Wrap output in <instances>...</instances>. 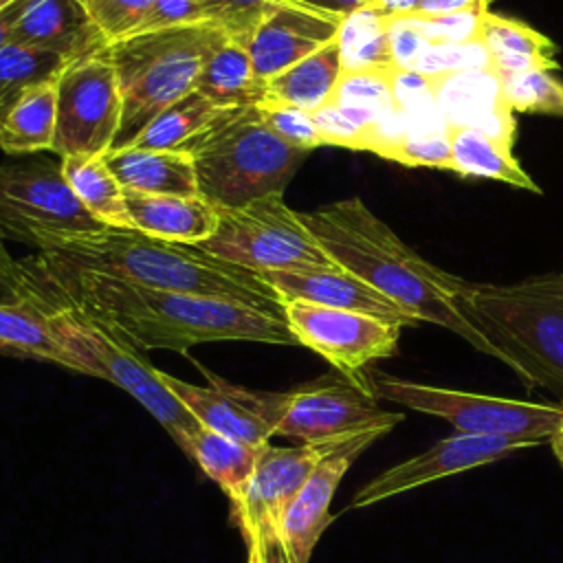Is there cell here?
<instances>
[{
	"label": "cell",
	"mask_w": 563,
	"mask_h": 563,
	"mask_svg": "<svg viewBox=\"0 0 563 563\" xmlns=\"http://www.w3.org/2000/svg\"><path fill=\"white\" fill-rule=\"evenodd\" d=\"M501 95L510 110L563 117V81L550 70H521L499 75Z\"/></svg>",
	"instance_id": "8d00e7d4"
},
{
	"label": "cell",
	"mask_w": 563,
	"mask_h": 563,
	"mask_svg": "<svg viewBox=\"0 0 563 563\" xmlns=\"http://www.w3.org/2000/svg\"><path fill=\"white\" fill-rule=\"evenodd\" d=\"M387 429H369L356 435L345 438L336 444L334 451H330L312 471V475L306 479V484L299 488L290 506L286 508L277 534L290 556V563H310L312 550L321 537V532L332 521L330 515V501L334 497V490L352 462L380 435H385Z\"/></svg>",
	"instance_id": "2e32d148"
},
{
	"label": "cell",
	"mask_w": 563,
	"mask_h": 563,
	"mask_svg": "<svg viewBox=\"0 0 563 563\" xmlns=\"http://www.w3.org/2000/svg\"><path fill=\"white\" fill-rule=\"evenodd\" d=\"M550 446H552V453H554V457L559 460V464L563 466V418L559 420V424H556V429H554V433L550 435Z\"/></svg>",
	"instance_id": "f5cc1de1"
},
{
	"label": "cell",
	"mask_w": 563,
	"mask_h": 563,
	"mask_svg": "<svg viewBox=\"0 0 563 563\" xmlns=\"http://www.w3.org/2000/svg\"><path fill=\"white\" fill-rule=\"evenodd\" d=\"M180 147L194 158L198 194L213 207H240L268 194H284L310 154L275 136L257 106L218 110Z\"/></svg>",
	"instance_id": "5b68a950"
},
{
	"label": "cell",
	"mask_w": 563,
	"mask_h": 563,
	"mask_svg": "<svg viewBox=\"0 0 563 563\" xmlns=\"http://www.w3.org/2000/svg\"><path fill=\"white\" fill-rule=\"evenodd\" d=\"M9 2H13V0H0V9H2V7H7Z\"/></svg>",
	"instance_id": "11a10c76"
},
{
	"label": "cell",
	"mask_w": 563,
	"mask_h": 563,
	"mask_svg": "<svg viewBox=\"0 0 563 563\" xmlns=\"http://www.w3.org/2000/svg\"><path fill=\"white\" fill-rule=\"evenodd\" d=\"M249 563H264V559H262V548H260L257 541H253V543L249 545Z\"/></svg>",
	"instance_id": "db71d44e"
},
{
	"label": "cell",
	"mask_w": 563,
	"mask_h": 563,
	"mask_svg": "<svg viewBox=\"0 0 563 563\" xmlns=\"http://www.w3.org/2000/svg\"><path fill=\"white\" fill-rule=\"evenodd\" d=\"M253 398L275 435L303 442L341 440L369 429L391 431L405 418L400 411L383 409L369 389L339 372L288 391L253 389Z\"/></svg>",
	"instance_id": "8fae6325"
},
{
	"label": "cell",
	"mask_w": 563,
	"mask_h": 563,
	"mask_svg": "<svg viewBox=\"0 0 563 563\" xmlns=\"http://www.w3.org/2000/svg\"><path fill=\"white\" fill-rule=\"evenodd\" d=\"M257 110L262 114V121L268 125V130L279 136L284 143L299 147V150H308L312 152L314 147L323 145L319 130L314 125L312 112L271 99L266 97L264 101L257 103Z\"/></svg>",
	"instance_id": "74e56055"
},
{
	"label": "cell",
	"mask_w": 563,
	"mask_h": 563,
	"mask_svg": "<svg viewBox=\"0 0 563 563\" xmlns=\"http://www.w3.org/2000/svg\"><path fill=\"white\" fill-rule=\"evenodd\" d=\"M284 317L299 345L310 347L365 389H369L367 365L394 356L402 330L369 314L308 301H284Z\"/></svg>",
	"instance_id": "4fadbf2b"
},
{
	"label": "cell",
	"mask_w": 563,
	"mask_h": 563,
	"mask_svg": "<svg viewBox=\"0 0 563 563\" xmlns=\"http://www.w3.org/2000/svg\"><path fill=\"white\" fill-rule=\"evenodd\" d=\"M255 541H257L260 548H262V559H264V563H290V556H288V552H286V548H284V543H282V539H279L277 532L266 534V537L255 539ZM249 545H251V543H249Z\"/></svg>",
	"instance_id": "f907efd6"
},
{
	"label": "cell",
	"mask_w": 563,
	"mask_h": 563,
	"mask_svg": "<svg viewBox=\"0 0 563 563\" xmlns=\"http://www.w3.org/2000/svg\"><path fill=\"white\" fill-rule=\"evenodd\" d=\"M66 64V59L33 46L7 44L0 51V121L26 88L57 77Z\"/></svg>",
	"instance_id": "e575fe53"
},
{
	"label": "cell",
	"mask_w": 563,
	"mask_h": 563,
	"mask_svg": "<svg viewBox=\"0 0 563 563\" xmlns=\"http://www.w3.org/2000/svg\"><path fill=\"white\" fill-rule=\"evenodd\" d=\"M154 0H81L108 44L136 33Z\"/></svg>",
	"instance_id": "ab89813d"
},
{
	"label": "cell",
	"mask_w": 563,
	"mask_h": 563,
	"mask_svg": "<svg viewBox=\"0 0 563 563\" xmlns=\"http://www.w3.org/2000/svg\"><path fill=\"white\" fill-rule=\"evenodd\" d=\"M367 385L378 400H389L420 413L438 416L446 420L455 433L464 435L517 438L541 444L550 440L563 418V405L471 394L416 383L376 369H367Z\"/></svg>",
	"instance_id": "9c48e42d"
},
{
	"label": "cell",
	"mask_w": 563,
	"mask_h": 563,
	"mask_svg": "<svg viewBox=\"0 0 563 563\" xmlns=\"http://www.w3.org/2000/svg\"><path fill=\"white\" fill-rule=\"evenodd\" d=\"M277 2L279 0H198L207 20L244 46Z\"/></svg>",
	"instance_id": "f35d334b"
},
{
	"label": "cell",
	"mask_w": 563,
	"mask_h": 563,
	"mask_svg": "<svg viewBox=\"0 0 563 563\" xmlns=\"http://www.w3.org/2000/svg\"><path fill=\"white\" fill-rule=\"evenodd\" d=\"M121 125V92L108 51L68 62L57 75L53 150L64 156H106Z\"/></svg>",
	"instance_id": "7c38bea8"
},
{
	"label": "cell",
	"mask_w": 563,
	"mask_h": 563,
	"mask_svg": "<svg viewBox=\"0 0 563 563\" xmlns=\"http://www.w3.org/2000/svg\"><path fill=\"white\" fill-rule=\"evenodd\" d=\"M161 376L202 427L249 444H268L275 435L257 409L253 389L231 385L213 374H209V385H191L167 372Z\"/></svg>",
	"instance_id": "d6986e66"
},
{
	"label": "cell",
	"mask_w": 563,
	"mask_h": 563,
	"mask_svg": "<svg viewBox=\"0 0 563 563\" xmlns=\"http://www.w3.org/2000/svg\"><path fill=\"white\" fill-rule=\"evenodd\" d=\"M207 97L198 90L174 101L163 112H158L128 145L139 150H178L198 130H202L218 112Z\"/></svg>",
	"instance_id": "836d02e7"
},
{
	"label": "cell",
	"mask_w": 563,
	"mask_h": 563,
	"mask_svg": "<svg viewBox=\"0 0 563 563\" xmlns=\"http://www.w3.org/2000/svg\"><path fill=\"white\" fill-rule=\"evenodd\" d=\"M387 42L389 57L396 70H416L424 51L429 48V40L420 31L413 18H387Z\"/></svg>",
	"instance_id": "7bdbcfd3"
},
{
	"label": "cell",
	"mask_w": 563,
	"mask_h": 563,
	"mask_svg": "<svg viewBox=\"0 0 563 563\" xmlns=\"http://www.w3.org/2000/svg\"><path fill=\"white\" fill-rule=\"evenodd\" d=\"M0 352L75 369L73 358L53 336L46 314L31 303H0Z\"/></svg>",
	"instance_id": "4dcf8cb0"
},
{
	"label": "cell",
	"mask_w": 563,
	"mask_h": 563,
	"mask_svg": "<svg viewBox=\"0 0 563 563\" xmlns=\"http://www.w3.org/2000/svg\"><path fill=\"white\" fill-rule=\"evenodd\" d=\"M343 440L345 438L303 442L299 446H273L268 442L262 449L246 488L231 499L233 519L242 530L246 545L277 532L279 521L299 488L312 475L317 464Z\"/></svg>",
	"instance_id": "5bb4252c"
},
{
	"label": "cell",
	"mask_w": 563,
	"mask_h": 563,
	"mask_svg": "<svg viewBox=\"0 0 563 563\" xmlns=\"http://www.w3.org/2000/svg\"><path fill=\"white\" fill-rule=\"evenodd\" d=\"M449 147H451V172L462 176L493 178L506 185L541 191L530 174L512 156L510 147L490 134L471 125H449Z\"/></svg>",
	"instance_id": "4316f807"
},
{
	"label": "cell",
	"mask_w": 563,
	"mask_h": 563,
	"mask_svg": "<svg viewBox=\"0 0 563 563\" xmlns=\"http://www.w3.org/2000/svg\"><path fill=\"white\" fill-rule=\"evenodd\" d=\"M57 121V77L26 88L0 121V150L9 156H31L53 150Z\"/></svg>",
	"instance_id": "484cf974"
},
{
	"label": "cell",
	"mask_w": 563,
	"mask_h": 563,
	"mask_svg": "<svg viewBox=\"0 0 563 563\" xmlns=\"http://www.w3.org/2000/svg\"><path fill=\"white\" fill-rule=\"evenodd\" d=\"M266 444H249L207 427H200L189 444V457L211 477L229 499H235L249 484L260 453Z\"/></svg>",
	"instance_id": "f1b7e54d"
},
{
	"label": "cell",
	"mask_w": 563,
	"mask_h": 563,
	"mask_svg": "<svg viewBox=\"0 0 563 563\" xmlns=\"http://www.w3.org/2000/svg\"><path fill=\"white\" fill-rule=\"evenodd\" d=\"M0 303H31L29 279L22 262H15L0 233Z\"/></svg>",
	"instance_id": "bcb514c9"
},
{
	"label": "cell",
	"mask_w": 563,
	"mask_h": 563,
	"mask_svg": "<svg viewBox=\"0 0 563 563\" xmlns=\"http://www.w3.org/2000/svg\"><path fill=\"white\" fill-rule=\"evenodd\" d=\"M106 229L70 189L62 163L31 154L0 163V233L37 251Z\"/></svg>",
	"instance_id": "ba28073f"
},
{
	"label": "cell",
	"mask_w": 563,
	"mask_h": 563,
	"mask_svg": "<svg viewBox=\"0 0 563 563\" xmlns=\"http://www.w3.org/2000/svg\"><path fill=\"white\" fill-rule=\"evenodd\" d=\"M209 22L198 0H154L147 9L141 26V31H158V29H172V26H187V24H200Z\"/></svg>",
	"instance_id": "f6af8a7d"
},
{
	"label": "cell",
	"mask_w": 563,
	"mask_h": 563,
	"mask_svg": "<svg viewBox=\"0 0 563 563\" xmlns=\"http://www.w3.org/2000/svg\"><path fill=\"white\" fill-rule=\"evenodd\" d=\"M534 440H517V438H488V435H464L453 433L427 451L394 464L383 471L365 486L356 490L350 501V508H367L383 499L396 497L400 493H409L413 488L427 486L431 482L444 479L449 475H457L484 464L499 462L517 451L537 446Z\"/></svg>",
	"instance_id": "9a60e30c"
},
{
	"label": "cell",
	"mask_w": 563,
	"mask_h": 563,
	"mask_svg": "<svg viewBox=\"0 0 563 563\" xmlns=\"http://www.w3.org/2000/svg\"><path fill=\"white\" fill-rule=\"evenodd\" d=\"M435 99L440 114L446 117V128L471 125L512 147V110L493 68L438 75Z\"/></svg>",
	"instance_id": "ffe728a7"
},
{
	"label": "cell",
	"mask_w": 563,
	"mask_h": 563,
	"mask_svg": "<svg viewBox=\"0 0 563 563\" xmlns=\"http://www.w3.org/2000/svg\"><path fill=\"white\" fill-rule=\"evenodd\" d=\"M297 213L336 266L389 297L418 323L429 321L442 325L477 352L499 361L497 350L453 303L457 275L433 266L409 249L361 198H343Z\"/></svg>",
	"instance_id": "7a4b0ae2"
},
{
	"label": "cell",
	"mask_w": 563,
	"mask_h": 563,
	"mask_svg": "<svg viewBox=\"0 0 563 563\" xmlns=\"http://www.w3.org/2000/svg\"><path fill=\"white\" fill-rule=\"evenodd\" d=\"M46 321L53 336L73 358L75 372L106 378L125 389L189 455L191 438L202 424L165 385L161 369L150 365L134 345L73 308L46 312Z\"/></svg>",
	"instance_id": "52a82bcc"
},
{
	"label": "cell",
	"mask_w": 563,
	"mask_h": 563,
	"mask_svg": "<svg viewBox=\"0 0 563 563\" xmlns=\"http://www.w3.org/2000/svg\"><path fill=\"white\" fill-rule=\"evenodd\" d=\"M37 253L139 286L229 299L284 317L282 297L255 271L134 229L106 227Z\"/></svg>",
	"instance_id": "3957f363"
},
{
	"label": "cell",
	"mask_w": 563,
	"mask_h": 563,
	"mask_svg": "<svg viewBox=\"0 0 563 563\" xmlns=\"http://www.w3.org/2000/svg\"><path fill=\"white\" fill-rule=\"evenodd\" d=\"M453 303L528 389L539 387L563 405V273L515 284L457 277Z\"/></svg>",
	"instance_id": "277c9868"
},
{
	"label": "cell",
	"mask_w": 563,
	"mask_h": 563,
	"mask_svg": "<svg viewBox=\"0 0 563 563\" xmlns=\"http://www.w3.org/2000/svg\"><path fill=\"white\" fill-rule=\"evenodd\" d=\"M130 227L156 240L196 246L211 238L218 211L202 196L141 194L123 189Z\"/></svg>",
	"instance_id": "7402d4cb"
},
{
	"label": "cell",
	"mask_w": 563,
	"mask_h": 563,
	"mask_svg": "<svg viewBox=\"0 0 563 563\" xmlns=\"http://www.w3.org/2000/svg\"><path fill=\"white\" fill-rule=\"evenodd\" d=\"M336 42L343 73L394 70L387 42V18L369 7L343 18Z\"/></svg>",
	"instance_id": "d6a6232c"
},
{
	"label": "cell",
	"mask_w": 563,
	"mask_h": 563,
	"mask_svg": "<svg viewBox=\"0 0 563 563\" xmlns=\"http://www.w3.org/2000/svg\"><path fill=\"white\" fill-rule=\"evenodd\" d=\"M33 0H13L7 7L0 9V51L11 44L15 26L20 22V18L26 13V9L31 7Z\"/></svg>",
	"instance_id": "681fc988"
},
{
	"label": "cell",
	"mask_w": 563,
	"mask_h": 563,
	"mask_svg": "<svg viewBox=\"0 0 563 563\" xmlns=\"http://www.w3.org/2000/svg\"><path fill=\"white\" fill-rule=\"evenodd\" d=\"M224 31L213 22L141 31L108 46L121 92L112 150L128 145L158 112L196 90L202 64Z\"/></svg>",
	"instance_id": "8992f818"
},
{
	"label": "cell",
	"mask_w": 563,
	"mask_h": 563,
	"mask_svg": "<svg viewBox=\"0 0 563 563\" xmlns=\"http://www.w3.org/2000/svg\"><path fill=\"white\" fill-rule=\"evenodd\" d=\"M110 172L123 189L141 194L200 196L194 158L187 150H139L119 147L106 156Z\"/></svg>",
	"instance_id": "603a6c76"
},
{
	"label": "cell",
	"mask_w": 563,
	"mask_h": 563,
	"mask_svg": "<svg viewBox=\"0 0 563 563\" xmlns=\"http://www.w3.org/2000/svg\"><path fill=\"white\" fill-rule=\"evenodd\" d=\"M62 172L81 205L106 227L132 229L123 187L103 156H64Z\"/></svg>",
	"instance_id": "f546056e"
},
{
	"label": "cell",
	"mask_w": 563,
	"mask_h": 563,
	"mask_svg": "<svg viewBox=\"0 0 563 563\" xmlns=\"http://www.w3.org/2000/svg\"><path fill=\"white\" fill-rule=\"evenodd\" d=\"M376 154L402 163L407 167H435L451 169L449 128L446 130H420L407 125L380 143Z\"/></svg>",
	"instance_id": "d590c367"
},
{
	"label": "cell",
	"mask_w": 563,
	"mask_h": 563,
	"mask_svg": "<svg viewBox=\"0 0 563 563\" xmlns=\"http://www.w3.org/2000/svg\"><path fill=\"white\" fill-rule=\"evenodd\" d=\"M11 42L53 53L66 62L99 55L110 46L81 0H33Z\"/></svg>",
	"instance_id": "44dd1931"
},
{
	"label": "cell",
	"mask_w": 563,
	"mask_h": 563,
	"mask_svg": "<svg viewBox=\"0 0 563 563\" xmlns=\"http://www.w3.org/2000/svg\"><path fill=\"white\" fill-rule=\"evenodd\" d=\"M282 301H308L328 308L352 310L376 317L400 328L416 325L418 321L405 312L389 297L358 279L343 268H314V271H255Z\"/></svg>",
	"instance_id": "ac0fdd59"
},
{
	"label": "cell",
	"mask_w": 563,
	"mask_h": 563,
	"mask_svg": "<svg viewBox=\"0 0 563 563\" xmlns=\"http://www.w3.org/2000/svg\"><path fill=\"white\" fill-rule=\"evenodd\" d=\"M323 145H339L347 150H367L369 130L350 119L334 101L323 103L312 112Z\"/></svg>",
	"instance_id": "60d3db41"
},
{
	"label": "cell",
	"mask_w": 563,
	"mask_h": 563,
	"mask_svg": "<svg viewBox=\"0 0 563 563\" xmlns=\"http://www.w3.org/2000/svg\"><path fill=\"white\" fill-rule=\"evenodd\" d=\"M391 90L398 110L405 114V119H411L413 114L438 110L435 99V77L418 73V70H391Z\"/></svg>",
	"instance_id": "b9f144b4"
},
{
	"label": "cell",
	"mask_w": 563,
	"mask_h": 563,
	"mask_svg": "<svg viewBox=\"0 0 563 563\" xmlns=\"http://www.w3.org/2000/svg\"><path fill=\"white\" fill-rule=\"evenodd\" d=\"M486 11H468L444 18H413L431 44H473L479 42L482 18Z\"/></svg>",
	"instance_id": "ee69618b"
},
{
	"label": "cell",
	"mask_w": 563,
	"mask_h": 563,
	"mask_svg": "<svg viewBox=\"0 0 563 563\" xmlns=\"http://www.w3.org/2000/svg\"><path fill=\"white\" fill-rule=\"evenodd\" d=\"M468 11H488V0H418L413 18H444Z\"/></svg>",
	"instance_id": "7dc6e473"
},
{
	"label": "cell",
	"mask_w": 563,
	"mask_h": 563,
	"mask_svg": "<svg viewBox=\"0 0 563 563\" xmlns=\"http://www.w3.org/2000/svg\"><path fill=\"white\" fill-rule=\"evenodd\" d=\"M479 44L484 46L490 68L497 75L521 70H554L559 62L554 57V44L532 26L486 11L482 18Z\"/></svg>",
	"instance_id": "d4e9b609"
},
{
	"label": "cell",
	"mask_w": 563,
	"mask_h": 563,
	"mask_svg": "<svg viewBox=\"0 0 563 563\" xmlns=\"http://www.w3.org/2000/svg\"><path fill=\"white\" fill-rule=\"evenodd\" d=\"M343 18L279 0L260 22L246 48L260 79L284 73L339 35Z\"/></svg>",
	"instance_id": "e0dca14e"
},
{
	"label": "cell",
	"mask_w": 563,
	"mask_h": 563,
	"mask_svg": "<svg viewBox=\"0 0 563 563\" xmlns=\"http://www.w3.org/2000/svg\"><path fill=\"white\" fill-rule=\"evenodd\" d=\"M330 101L369 132H374L378 123L402 114L394 99L391 70L343 73Z\"/></svg>",
	"instance_id": "1f68e13d"
},
{
	"label": "cell",
	"mask_w": 563,
	"mask_h": 563,
	"mask_svg": "<svg viewBox=\"0 0 563 563\" xmlns=\"http://www.w3.org/2000/svg\"><path fill=\"white\" fill-rule=\"evenodd\" d=\"M31 306L53 312L73 308L136 350L187 352L211 341L299 345L284 317L189 292L156 290L35 253L22 260Z\"/></svg>",
	"instance_id": "6da1fadb"
},
{
	"label": "cell",
	"mask_w": 563,
	"mask_h": 563,
	"mask_svg": "<svg viewBox=\"0 0 563 563\" xmlns=\"http://www.w3.org/2000/svg\"><path fill=\"white\" fill-rule=\"evenodd\" d=\"M341 75V51L334 40L284 73L271 77L266 81V97L314 112L332 99Z\"/></svg>",
	"instance_id": "83f0119b"
},
{
	"label": "cell",
	"mask_w": 563,
	"mask_h": 563,
	"mask_svg": "<svg viewBox=\"0 0 563 563\" xmlns=\"http://www.w3.org/2000/svg\"><path fill=\"white\" fill-rule=\"evenodd\" d=\"M416 4L418 0H374L369 9H374L385 18H402V15H411Z\"/></svg>",
	"instance_id": "816d5d0a"
},
{
	"label": "cell",
	"mask_w": 563,
	"mask_h": 563,
	"mask_svg": "<svg viewBox=\"0 0 563 563\" xmlns=\"http://www.w3.org/2000/svg\"><path fill=\"white\" fill-rule=\"evenodd\" d=\"M218 227L196 249L249 271L341 268L301 224L284 194H268L240 207H216Z\"/></svg>",
	"instance_id": "30bf717a"
},
{
	"label": "cell",
	"mask_w": 563,
	"mask_h": 563,
	"mask_svg": "<svg viewBox=\"0 0 563 563\" xmlns=\"http://www.w3.org/2000/svg\"><path fill=\"white\" fill-rule=\"evenodd\" d=\"M196 90L220 110L257 106L266 99V81L257 77L249 48L227 33L209 51Z\"/></svg>",
	"instance_id": "cb8c5ba5"
},
{
	"label": "cell",
	"mask_w": 563,
	"mask_h": 563,
	"mask_svg": "<svg viewBox=\"0 0 563 563\" xmlns=\"http://www.w3.org/2000/svg\"><path fill=\"white\" fill-rule=\"evenodd\" d=\"M297 2L301 7L328 13V15H336V18H347L365 7H369L374 0H290Z\"/></svg>",
	"instance_id": "c3c4849f"
}]
</instances>
